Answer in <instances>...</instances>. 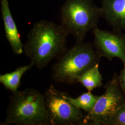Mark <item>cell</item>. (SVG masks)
Wrapping results in <instances>:
<instances>
[{
    "label": "cell",
    "mask_w": 125,
    "mask_h": 125,
    "mask_svg": "<svg viewBox=\"0 0 125 125\" xmlns=\"http://www.w3.org/2000/svg\"><path fill=\"white\" fill-rule=\"evenodd\" d=\"M67 94L51 84L44 96L49 116L50 125H83L85 115L66 98Z\"/></svg>",
    "instance_id": "obj_6"
},
{
    "label": "cell",
    "mask_w": 125,
    "mask_h": 125,
    "mask_svg": "<svg viewBox=\"0 0 125 125\" xmlns=\"http://www.w3.org/2000/svg\"><path fill=\"white\" fill-rule=\"evenodd\" d=\"M94 47L102 57L109 61L118 58L125 61V34L122 31L102 30L97 27L93 30Z\"/></svg>",
    "instance_id": "obj_7"
},
{
    "label": "cell",
    "mask_w": 125,
    "mask_h": 125,
    "mask_svg": "<svg viewBox=\"0 0 125 125\" xmlns=\"http://www.w3.org/2000/svg\"><path fill=\"white\" fill-rule=\"evenodd\" d=\"M102 58L92 43L76 42L61 56L52 67L55 82L73 84L90 68L99 63Z\"/></svg>",
    "instance_id": "obj_3"
},
{
    "label": "cell",
    "mask_w": 125,
    "mask_h": 125,
    "mask_svg": "<svg viewBox=\"0 0 125 125\" xmlns=\"http://www.w3.org/2000/svg\"><path fill=\"white\" fill-rule=\"evenodd\" d=\"M104 88V93L100 95L93 109L84 116L83 125H108L116 112L125 106V94L117 73Z\"/></svg>",
    "instance_id": "obj_5"
},
{
    "label": "cell",
    "mask_w": 125,
    "mask_h": 125,
    "mask_svg": "<svg viewBox=\"0 0 125 125\" xmlns=\"http://www.w3.org/2000/svg\"><path fill=\"white\" fill-rule=\"evenodd\" d=\"M101 8L92 0H66L61 9V25L76 42H83L87 33L97 26Z\"/></svg>",
    "instance_id": "obj_4"
},
{
    "label": "cell",
    "mask_w": 125,
    "mask_h": 125,
    "mask_svg": "<svg viewBox=\"0 0 125 125\" xmlns=\"http://www.w3.org/2000/svg\"><path fill=\"white\" fill-rule=\"evenodd\" d=\"M1 125H50L44 94L27 88L12 93Z\"/></svg>",
    "instance_id": "obj_2"
},
{
    "label": "cell",
    "mask_w": 125,
    "mask_h": 125,
    "mask_svg": "<svg viewBox=\"0 0 125 125\" xmlns=\"http://www.w3.org/2000/svg\"><path fill=\"white\" fill-rule=\"evenodd\" d=\"M33 66V64L30 62L28 64L18 67L13 72L0 75V83L4 86L5 89L12 93L17 91L21 85L22 76Z\"/></svg>",
    "instance_id": "obj_10"
},
{
    "label": "cell",
    "mask_w": 125,
    "mask_h": 125,
    "mask_svg": "<svg viewBox=\"0 0 125 125\" xmlns=\"http://www.w3.org/2000/svg\"><path fill=\"white\" fill-rule=\"evenodd\" d=\"M108 125H125V105L116 112Z\"/></svg>",
    "instance_id": "obj_13"
},
{
    "label": "cell",
    "mask_w": 125,
    "mask_h": 125,
    "mask_svg": "<svg viewBox=\"0 0 125 125\" xmlns=\"http://www.w3.org/2000/svg\"><path fill=\"white\" fill-rule=\"evenodd\" d=\"M123 68L120 72V75H118L119 83L121 88L125 94V61L123 62Z\"/></svg>",
    "instance_id": "obj_14"
},
{
    "label": "cell",
    "mask_w": 125,
    "mask_h": 125,
    "mask_svg": "<svg viewBox=\"0 0 125 125\" xmlns=\"http://www.w3.org/2000/svg\"><path fill=\"white\" fill-rule=\"evenodd\" d=\"M100 96L88 91L76 98H72L67 94L66 98L76 107L88 113L93 109Z\"/></svg>",
    "instance_id": "obj_12"
},
{
    "label": "cell",
    "mask_w": 125,
    "mask_h": 125,
    "mask_svg": "<svg viewBox=\"0 0 125 125\" xmlns=\"http://www.w3.org/2000/svg\"><path fill=\"white\" fill-rule=\"evenodd\" d=\"M103 76L99 70V63L83 73L79 77L78 83H80L89 91L103 86Z\"/></svg>",
    "instance_id": "obj_11"
},
{
    "label": "cell",
    "mask_w": 125,
    "mask_h": 125,
    "mask_svg": "<svg viewBox=\"0 0 125 125\" xmlns=\"http://www.w3.org/2000/svg\"><path fill=\"white\" fill-rule=\"evenodd\" d=\"M102 17L114 30H125V0H102Z\"/></svg>",
    "instance_id": "obj_8"
},
{
    "label": "cell",
    "mask_w": 125,
    "mask_h": 125,
    "mask_svg": "<svg viewBox=\"0 0 125 125\" xmlns=\"http://www.w3.org/2000/svg\"><path fill=\"white\" fill-rule=\"evenodd\" d=\"M68 35L61 25L41 20L29 32L24 52L34 66L44 69L67 51Z\"/></svg>",
    "instance_id": "obj_1"
},
{
    "label": "cell",
    "mask_w": 125,
    "mask_h": 125,
    "mask_svg": "<svg viewBox=\"0 0 125 125\" xmlns=\"http://www.w3.org/2000/svg\"><path fill=\"white\" fill-rule=\"evenodd\" d=\"M1 11L7 39L14 54L19 55L24 52V46L17 26L13 20L8 0H0Z\"/></svg>",
    "instance_id": "obj_9"
}]
</instances>
